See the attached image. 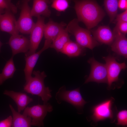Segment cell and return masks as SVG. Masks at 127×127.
<instances>
[{"label": "cell", "mask_w": 127, "mask_h": 127, "mask_svg": "<svg viewBox=\"0 0 127 127\" xmlns=\"http://www.w3.org/2000/svg\"><path fill=\"white\" fill-rule=\"evenodd\" d=\"M79 22H83L88 30L96 26L105 15L104 11L96 0H72Z\"/></svg>", "instance_id": "6da1fadb"}, {"label": "cell", "mask_w": 127, "mask_h": 127, "mask_svg": "<svg viewBox=\"0 0 127 127\" xmlns=\"http://www.w3.org/2000/svg\"><path fill=\"white\" fill-rule=\"evenodd\" d=\"M34 76L31 78L24 86V91L32 95H37L41 97L44 104L48 103L52 97V91L49 87H46L44 80L47 75L44 72L39 71L32 72Z\"/></svg>", "instance_id": "7a4b0ae2"}, {"label": "cell", "mask_w": 127, "mask_h": 127, "mask_svg": "<svg viewBox=\"0 0 127 127\" xmlns=\"http://www.w3.org/2000/svg\"><path fill=\"white\" fill-rule=\"evenodd\" d=\"M77 19H74L69 22L66 28L69 33L73 35L76 42L81 47L87 48L92 50L100 44L93 36L90 31L81 27Z\"/></svg>", "instance_id": "3957f363"}, {"label": "cell", "mask_w": 127, "mask_h": 127, "mask_svg": "<svg viewBox=\"0 0 127 127\" xmlns=\"http://www.w3.org/2000/svg\"><path fill=\"white\" fill-rule=\"evenodd\" d=\"M28 2L25 0L20 1L17 6L21 10L20 17L17 20L19 32L27 34H30L35 24L32 19Z\"/></svg>", "instance_id": "277c9868"}, {"label": "cell", "mask_w": 127, "mask_h": 127, "mask_svg": "<svg viewBox=\"0 0 127 127\" xmlns=\"http://www.w3.org/2000/svg\"><path fill=\"white\" fill-rule=\"evenodd\" d=\"M55 98L60 104L64 101L71 104L78 110L82 109L87 102L82 97L78 88L71 90H67L65 86L61 87L56 93Z\"/></svg>", "instance_id": "5b68a950"}, {"label": "cell", "mask_w": 127, "mask_h": 127, "mask_svg": "<svg viewBox=\"0 0 127 127\" xmlns=\"http://www.w3.org/2000/svg\"><path fill=\"white\" fill-rule=\"evenodd\" d=\"M53 110L52 105L47 103L42 105L38 104L26 107L24 109L23 114L31 117L32 126H43V120L48 112H52Z\"/></svg>", "instance_id": "8992f818"}, {"label": "cell", "mask_w": 127, "mask_h": 127, "mask_svg": "<svg viewBox=\"0 0 127 127\" xmlns=\"http://www.w3.org/2000/svg\"><path fill=\"white\" fill-rule=\"evenodd\" d=\"M88 62L91 65V71L85 83L91 82L107 83V71L106 64L98 62L93 57L90 58Z\"/></svg>", "instance_id": "52a82bcc"}, {"label": "cell", "mask_w": 127, "mask_h": 127, "mask_svg": "<svg viewBox=\"0 0 127 127\" xmlns=\"http://www.w3.org/2000/svg\"><path fill=\"white\" fill-rule=\"evenodd\" d=\"M106 62L107 75L108 87H111L112 83L117 81L119 79V74L122 70L127 68L125 62L122 63L118 62L115 58L110 55L103 57Z\"/></svg>", "instance_id": "ba28073f"}, {"label": "cell", "mask_w": 127, "mask_h": 127, "mask_svg": "<svg viewBox=\"0 0 127 127\" xmlns=\"http://www.w3.org/2000/svg\"><path fill=\"white\" fill-rule=\"evenodd\" d=\"M45 24L44 17L41 16L37 17V22L30 34V48L25 53V56L36 52L44 35Z\"/></svg>", "instance_id": "9c48e42d"}, {"label": "cell", "mask_w": 127, "mask_h": 127, "mask_svg": "<svg viewBox=\"0 0 127 127\" xmlns=\"http://www.w3.org/2000/svg\"><path fill=\"white\" fill-rule=\"evenodd\" d=\"M113 100V98H111L95 106L91 116L92 120L96 122L107 119H112L114 117L112 109Z\"/></svg>", "instance_id": "30bf717a"}, {"label": "cell", "mask_w": 127, "mask_h": 127, "mask_svg": "<svg viewBox=\"0 0 127 127\" xmlns=\"http://www.w3.org/2000/svg\"><path fill=\"white\" fill-rule=\"evenodd\" d=\"M0 29L12 35L19 34L17 20L10 11L5 10L4 13L0 16Z\"/></svg>", "instance_id": "8fae6325"}, {"label": "cell", "mask_w": 127, "mask_h": 127, "mask_svg": "<svg viewBox=\"0 0 127 127\" xmlns=\"http://www.w3.org/2000/svg\"><path fill=\"white\" fill-rule=\"evenodd\" d=\"M8 44L12 50V56L19 53H25L30 48V40L27 37L19 34L12 35Z\"/></svg>", "instance_id": "7c38bea8"}, {"label": "cell", "mask_w": 127, "mask_h": 127, "mask_svg": "<svg viewBox=\"0 0 127 127\" xmlns=\"http://www.w3.org/2000/svg\"><path fill=\"white\" fill-rule=\"evenodd\" d=\"M114 40L111 46V50L125 58L127 57V39L126 35L118 31L113 30Z\"/></svg>", "instance_id": "4fadbf2b"}, {"label": "cell", "mask_w": 127, "mask_h": 127, "mask_svg": "<svg viewBox=\"0 0 127 127\" xmlns=\"http://www.w3.org/2000/svg\"><path fill=\"white\" fill-rule=\"evenodd\" d=\"M66 25L63 22L59 23L52 20H50L45 25L44 35L45 39V41L51 44Z\"/></svg>", "instance_id": "5bb4252c"}, {"label": "cell", "mask_w": 127, "mask_h": 127, "mask_svg": "<svg viewBox=\"0 0 127 127\" xmlns=\"http://www.w3.org/2000/svg\"><path fill=\"white\" fill-rule=\"evenodd\" d=\"M50 45L44 43L43 48L36 52H35L29 56H25V65L24 70L26 83H27L32 77L33 69L39 58L41 54L44 51L50 47Z\"/></svg>", "instance_id": "9a60e30c"}, {"label": "cell", "mask_w": 127, "mask_h": 127, "mask_svg": "<svg viewBox=\"0 0 127 127\" xmlns=\"http://www.w3.org/2000/svg\"><path fill=\"white\" fill-rule=\"evenodd\" d=\"M91 32L94 38L99 43L111 45L114 40V34L108 26H100Z\"/></svg>", "instance_id": "2e32d148"}, {"label": "cell", "mask_w": 127, "mask_h": 127, "mask_svg": "<svg viewBox=\"0 0 127 127\" xmlns=\"http://www.w3.org/2000/svg\"><path fill=\"white\" fill-rule=\"evenodd\" d=\"M3 93L14 101L17 105L18 112L20 113L24 110L27 105L33 101L32 98L24 93L6 90L4 91Z\"/></svg>", "instance_id": "e0dca14e"}, {"label": "cell", "mask_w": 127, "mask_h": 127, "mask_svg": "<svg viewBox=\"0 0 127 127\" xmlns=\"http://www.w3.org/2000/svg\"><path fill=\"white\" fill-rule=\"evenodd\" d=\"M50 1V0H33L32 7L31 9L32 16L37 17L42 15L49 17L51 13L48 7Z\"/></svg>", "instance_id": "ac0fdd59"}, {"label": "cell", "mask_w": 127, "mask_h": 127, "mask_svg": "<svg viewBox=\"0 0 127 127\" xmlns=\"http://www.w3.org/2000/svg\"><path fill=\"white\" fill-rule=\"evenodd\" d=\"M9 107L12 112L13 127H29L32 126L31 119L30 117L21 114L16 111L11 104Z\"/></svg>", "instance_id": "d6986e66"}, {"label": "cell", "mask_w": 127, "mask_h": 127, "mask_svg": "<svg viewBox=\"0 0 127 127\" xmlns=\"http://www.w3.org/2000/svg\"><path fill=\"white\" fill-rule=\"evenodd\" d=\"M70 36L66 29H63L52 42L50 47L58 52H61L65 44L69 41Z\"/></svg>", "instance_id": "ffe728a7"}, {"label": "cell", "mask_w": 127, "mask_h": 127, "mask_svg": "<svg viewBox=\"0 0 127 127\" xmlns=\"http://www.w3.org/2000/svg\"><path fill=\"white\" fill-rule=\"evenodd\" d=\"M83 48L76 42L70 40L65 44L61 52L69 57H76L82 54Z\"/></svg>", "instance_id": "44dd1931"}, {"label": "cell", "mask_w": 127, "mask_h": 127, "mask_svg": "<svg viewBox=\"0 0 127 127\" xmlns=\"http://www.w3.org/2000/svg\"><path fill=\"white\" fill-rule=\"evenodd\" d=\"M13 57L6 62L2 73H0V85L7 79L12 77L16 70L14 63Z\"/></svg>", "instance_id": "7402d4cb"}, {"label": "cell", "mask_w": 127, "mask_h": 127, "mask_svg": "<svg viewBox=\"0 0 127 127\" xmlns=\"http://www.w3.org/2000/svg\"><path fill=\"white\" fill-rule=\"evenodd\" d=\"M119 0H104V5L109 17L110 22L115 19L118 11Z\"/></svg>", "instance_id": "603a6c76"}, {"label": "cell", "mask_w": 127, "mask_h": 127, "mask_svg": "<svg viewBox=\"0 0 127 127\" xmlns=\"http://www.w3.org/2000/svg\"><path fill=\"white\" fill-rule=\"evenodd\" d=\"M72 0H50L51 7L59 12H64L69 7Z\"/></svg>", "instance_id": "cb8c5ba5"}, {"label": "cell", "mask_w": 127, "mask_h": 127, "mask_svg": "<svg viewBox=\"0 0 127 127\" xmlns=\"http://www.w3.org/2000/svg\"><path fill=\"white\" fill-rule=\"evenodd\" d=\"M0 8L10 11L14 14L17 12V7L11 2V0H0Z\"/></svg>", "instance_id": "d4e9b609"}, {"label": "cell", "mask_w": 127, "mask_h": 127, "mask_svg": "<svg viewBox=\"0 0 127 127\" xmlns=\"http://www.w3.org/2000/svg\"><path fill=\"white\" fill-rule=\"evenodd\" d=\"M117 123L118 125L126 126L127 125V111L123 110L119 112L117 115Z\"/></svg>", "instance_id": "484cf974"}, {"label": "cell", "mask_w": 127, "mask_h": 127, "mask_svg": "<svg viewBox=\"0 0 127 127\" xmlns=\"http://www.w3.org/2000/svg\"><path fill=\"white\" fill-rule=\"evenodd\" d=\"M113 30L119 31L126 35L127 32V22H117Z\"/></svg>", "instance_id": "4316f807"}, {"label": "cell", "mask_w": 127, "mask_h": 127, "mask_svg": "<svg viewBox=\"0 0 127 127\" xmlns=\"http://www.w3.org/2000/svg\"><path fill=\"white\" fill-rule=\"evenodd\" d=\"M12 117L10 115L6 118L0 121V127H12Z\"/></svg>", "instance_id": "83f0119b"}, {"label": "cell", "mask_w": 127, "mask_h": 127, "mask_svg": "<svg viewBox=\"0 0 127 127\" xmlns=\"http://www.w3.org/2000/svg\"><path fill=\"white\" fill-rule=\"evenodd\" d=\"M115 19L116 22H127V9L123 12L116 15Z\"/></svg>", "instance_id": "f1b7e54d"}, {"label": "cell", "mask_w": 127, "mask_h": 127, "mask_svg": "<svg viewBox=\"0 0 127 127\" xmlns=\"http://www.w3.org/2000/svg\"><path fill=\"white\" fill-rule=\"evenodd\" d=\"M118 7L120 9L125 10L127 9V0H119Z\"/></svg>", "instance_id": "f546056e"}, {"label": "cell", "mask_w": 127, "mask_h": 127, "mask_svg": "<svg viewBox=\"0 0 127 127\" xmlns=\"http://www.w3.org/2000/svg\"><path fill=\"white\" fill-rule=\"evenodd\" d=\"M5 10L4 9L0 8V16L4 13Z\"/></svg>", "instance_id": "4dcf8cb0"}, {"label": "cell", "mask_w": 127, "mask_h": 127, "mask_svg": "<svg viewBox=\"0 0 127 127\" xmlns=\"http://www.w3.org/2000/svg\"><path fill=\"white\" fill-rule=\"evenodd\" d=\"M3 45L2 43L0 41V53L1 52V47Z\"/></svg>", "instance_id": "1f68e13d"}, {"label": "cell", "mask_w": 127, "mask_h": 127, "mask_svg": "<svg viewBox=\"0 0 127 127\" xmlns=\"http://www.w3.org/2000/svg\"><path fill=\"white\" fill-rule=\"evenodd\" d=\"M26 0V1H27L28 2H29L30 1V0Z\"/></svg>", "instance_id": "d6a6232c"}]
</instances>
